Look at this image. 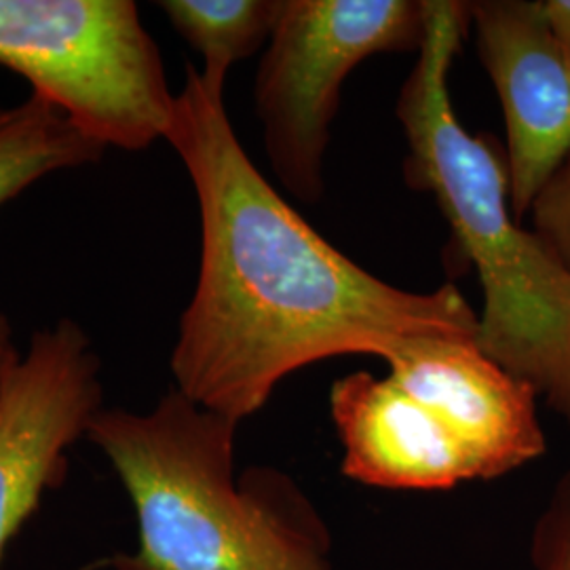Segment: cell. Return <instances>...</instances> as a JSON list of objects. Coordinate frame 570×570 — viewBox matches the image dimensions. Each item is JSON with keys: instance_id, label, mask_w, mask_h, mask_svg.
I'll return each mask as SVG.
<instances>
[{"instance_id": "6da1fadb", "label": "cell", "mask_w": 570, "mask_h": 570, "mask_svg": "<svg viewBox=\"0 0 570 570\" xmlns=\"http://www.w3.org/2000/svg\"><path fill=\"white\" fill-rule=\"evenodd\" d=\"M165 142L195 186L202 258L169 367L195 404L242 425L301 367L389 355L416 338L478 343L480 315L456 285L419 294L346 258L285 204L228 119L225 82L193 63Z\"/></svg>"}, {"instance_id": "7a4b0ae2", "label": "cell", "mask_w": 570, "mask_h": 570, "mask_svg": "<svg viewBox=\"0 0 570 570\" xmlns=\"http://www.w3.org/2000/svg\"><path fill=\"white\" fill-rule=\"evenodd\" d=\"M428 30L397 98L406 183L431 193L484 289L478 346L570 425V271L513 218L505 150L456 119L449 75L469 2L425 0Z\"/></svg>"}, {"instance_id": "3957f363", "label": "cell", "mask_w": 570, "mask_h": 570, "mask_svg": "<svg viewBox=\"0 0 570 570\" xmlns=\"http://www.w3.org/2000/svg\"><path fill=\"white\" fill-rule=\"evenodd\" d=\"M239 423L178 389L155 407H102L87 440L121 480L138 548L117 570H332V532L292 475L237 473Z\"/></svg>"}, {"instance_id": "277c9868", "label": "cell", "mask_w": 570, "mask_h": 570, "mask_svg": "<svg viewBox=\"0 0 570 570\" xmlns=\"http://www.w3.org/2000/svg\"><path fill=\"white\" fill-rule=\"evenodd\" d=\"M0 66L106 150H146L176 110L131 0H0Z\"/></svg>"}, {"instance_id": "5b68a950", "label": "cell", "mask_w": 570, "mask_h": 570, "mask_svg": "<svg viewBox=\"0 0 570 570\" xmlns=\"http://www.w3.org/2000/svg\"><path fill=\"white\" fill-rule=\"evenodd\" d=\"M425 30V0H282L254 104L285 190L306 204L324 197L330 129L346 77L370 56L419 51Z\"/></svg>"}, {"instance_id": "8992f818", "label": "cell", "mask_w": 570, "mask_h": 570, "mask_svg": "<svg viewBox=\"0 0 570 570\" xmlns=\"http://www.w3.org/2000/svg\"><path fill=\"white\" fill-rule=\"evenodd\" d=\"M100 374L91 338L68 317L37 330L9 374L0 395V564L102 410Z\"/></svg>"}, {"instance_id": "52a82bcc", "label": "cell", "mask_w": 570, "mask_h": 570, "mask_svg": "<svg viewBox=\"0 0 570 570\" xmlns=\"http://www.w3.org/2000/svg\"><path fill=\"white\" fill-rule=\"evenodd\" d=\"M475 45L505 117L511 214L522 223L570 157V49L543 0L469 2Z\"/></svg>"}, {"instance_id": "ba28073f", "label": "cell", "mask_w": 570, "mask_h": 570, "mask_svg": "<svg viewBox=\"0 0 570 570\" xmlns=\"http://www.w3.org/2000/svg\"><path fill=\"white\" fill-rule=\"evenodd\" d=\"M385 362L397 385L446 421L468 450L478 480L508 475L546 454L537 391L475 341L416 338Z\"/></svg>"}, {"instance_id": "9c48e42d", "label": "cell", "mask_w": 570, "mask_h": 570, "mask_svg": "<svg viewBox=\"0 0 570 570\" xmlns=\"http://www.w3.org/2000/svg\"><path fill=\"white\" fill-rule=\"evenodd\" d=\"M343 473L366 487L449 490L478 480L446 421L391 376L353 372L330 391Z\"/></svg>"}, {"instance_id": "30bf717a", "label": "cell", "mask_w": 570, "mask_h": 570, "mask_svg": "<svg viewBox=\"0 0 570 570\" xmlns=\"http://www.w3.org/2000/svg\"><path fill=\"white\" fill-rule=\"evenodd\" d=\"M106 148L37 96L0 102V207L61 171L100 164Z\"/></svg>"}, {"instance_id": "8fae6325", "label": "cell", "mask_w": 570, "mask_h": 570, "mask_svg": "<svg viewBox=\"0 0 570 570\" xmlns=\"http://www.w3.org/2000/svg\"><path fill=\"white\" fill-rule=\"evenodd\" d=\"M157 7L202 58V75L226 82L228 70L271 41L282 0H161Z\"/></svg>"}, {"instance_id": "7c38bea8", "label": "cell", "mask_w": 570, "mask_h": 570, "mask_svg": "<svg viewBox=\"0 0 570 570\" xmlns=\"http://www.w3.org/2000/svg\"><path fill=\"white\" fill-rule=\"evenodd\" d=\"M534 570H570V469L556 482L530 534Z\"/></svg>"}, {"instance_id": "4fadbf2b", "label": "cell", "mask_w": 570, "mask_h": 570, "mask_svg": "<svg viewBox=\"0 0 570 570\" xmlns=\"http://www.w3.org/2000/svg\"><path fill=\"white\" fill-rule=\"evenodd\" d=\"M530 216L532 233L570 271V157L537 195Z\"/></svg>"}, {"instance_id": "5bb4252c", "label": "cell", "mask_w": 570, "mask_h": 570, "mask_svg": "<svg viewBox=\"0 0 570 570\" xmlns=\"http://www.w3.org/2000/svg\"><path fill=\"white\" fill-rule=\"evenodd\" d=\"M20 357L21 351L13 341V326H11L9 317L4 315V311L0 308V395L9 381V374L20 362Z\"/></svg>"}, {"instance_id": "9a60e30c", "label": "cell", "mask_w": 570, "mask_h": 570, "mask_svg": "<svg viewBox=\"0 0 570 570\" xmlns=\"http://www.w3.org/2000/svg\"><path fill=\"white\" fill-rule=\"evenodd\" d=\"M546 18L556 39L570 49V0H543Z\"/></svg>"}]
</instances>
